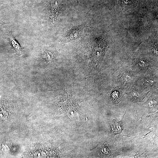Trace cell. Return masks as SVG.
Segmentation results:
<instances>
[{"label": "cell", "mask_w": 158, "mask_h": 158, "mask_svg": "<svg viewBox=\"0 0 158 158\" xmlns=\"http://www.w3.org/2000/svg\"><path fill=\"white\" fill-rule=\"evenodd\" d=\"M123 96L121 90L118 87H115L110 92L109 100L110 103L116 104L121 101Z\"/></svg>", "instance_id": "obj_1"}, {"label": "cell", "mask_w": 158, "mask_h": 158, "mask_svg": "<svg viewBox=\"0 0 158 158\" xmlns=\"http://www.w3.org/2000/svg\"><path fill=\"white\" fill-rule=\"evenodd\" d=\"M118 3L123 11L133 8L137 6L138 1L136 0H117Z\"/></svg>", "instance_id": "obj_2"}, {"label": "cell", "mask_w": 158, "mask_h": 158, "mask_svg": "<svg viewBox=\"0 0 158 158\" xmlns=\"http://www.w3.org/2000/svg\"><path fill=\"white\" fill-rule=\"evenodd\" d=\"M8 32L9 40L15 53L18 55H22L23 54V51L20 45L12 35Z\"/></svg>", "instance_id": "obj_3"}, {"label": "cell", "mask_w": 158, "mask_h": 158, "mask_svg": "<svg viewBox=\"0 0 158 158\" xmlns=\"http://www.w3.org/2000/svg\"><path fill=\"white\" fill-rule=\"evenodd\" d=\"M83 27V26L81 25L72 28L69 32V37L72 40H74L79 37L82 32Z\"/></svg>", "instance_id": "obj_4"}, {"label": "cell", "mask_w": 158, "mask_h": 158, "mask_svg": "<svg viewBox=\"0 0 158 158\" xmlns=\"http://www.w3.org/2000/svg\"><path fill=\"white\" fill-rule=\"evenodd\" d=\"M111 129L113 133L115 134H120L123 130L122 122H116L114 121L112 122Z\"/></svg>", "instance_id": "obj_5"}, {"label": "cell", "mask_w": 158, "mask_h": 158, "mask_svg": "<svg viewBox=\"0 0 158 158\" xmlns=\"http://www.w3.org/2000/svg\"><path fill=\"white\" fill-rule=\"evenodd\" d=\"M5 24V23L2 21V20H0V24L4 25Z\"/></svg>", "instance_id": "obj_6"}, {"label": "cell", "mask_w": 158, "mask_h": 158, "mask_svg": "<svg viewBox=\"0 0 158 158\" xmlns=\"http://www.w3.org/2000/svg\"><path fill=\"white\" fill-rule=\"evenodd\" d=\"M19 0L20 1L22 2H23L24 3H25L28 0Z\"/></svg>", "instance_id": "obj_7"}]
</instances>
